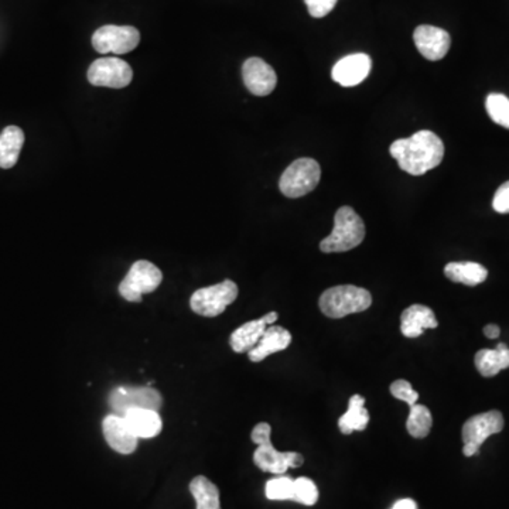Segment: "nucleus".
<instances>
[{"mask_svg": "<svg viewBox=\"0 0 509 509\" xmlns=\"http://www.w3.org/2000/svg\"><path fill=\"white\" fill-rule=\"evenodd\" d=\"M290 343L291 335L286 328L278 327V326H269L256 347L249 351V360L252 362H261V361L268 358L269 355L286 350L290 345Z\"/></svg>", "mask_w": 509, "mask_h": 509, "instance_id": "17", "label": "nucleus"}, {"mask_svg": "<svg viewBox=\"0 0 509 509\" xmlns=\"http://www.w3.org/2000/svg\"><path fill=\"white\" fill-rule=\"evenodd\" d=\"M414 40L419 53L430 61H439L444 58L451 44V39L446 31L439 27L427 26V24L416 27Z\"/></svg>", "mask_w": 509, "mask_h": 509, "instance_id": "14", "label": "nucleus"}, {"mask_svg": "<svg viewBox=\"0 0 509 509\" xmlns=\"http://www.w3.org/2000/svg\"><path fill=\"white\" fill-rule=\"evenodd\" d=\"M162 405V394L152 387L116 388L110 397V406L112 407L113 414L122 417L133 409H152L159 412Z\"/></svg>", "mask_w": 509, "mask_h": 509, "instance_id": "9", "label": "nucleus"}, {"mask_svg": "<svg viewBox=\"0 0 509 509\" xmlns=\"http://www.w3.org/2000/svg\"><path fill=\"white\" fill-rule=\"evenodd\" d=\"M190 491L194 496L197 509H221L219 487L207 477H195L190 483Z\"/></svg>", "mask_w": 509, "mask_h": 509, "instance_id": "24", "label": "nucleus"}, {"mask_svg": "<svg viewBox=\"0 0 509 509\" xmlns=\"http://www.w3.org/2000/svg\"><path fill=\"white\" fill-rule=\"evenodd\" d=\"M493 207L499 214H508L509 182L504 183V184L496 190V195H494Z\"/></svg>", "mask_w": 509, "mask_h": 509, "instance_id": "31", "label": "nucleus"}, {"mask_svg": "<svg viewBox=\"0 0 509 509\" xmlns=\"http://www.w3.org/2000/svg\"><path fill=\"white\" fill-rule=\"evenodd\" d=\"M266 328H268V326L262 318L248 321L232 333L231 337H229V345L238 354L251 351L252 348L256 347Z\"/></svg>", "mask_w": 509, "mask_h": 509, "instance_id": "21", "label": "nucleus"}, {"mask_svg": "<svg viewBox=\"0 0 509 509\" xmlns=\"http://www.w3.org/2000/svg\"><path fill=\"white\" fill-rule=\"evenodd\" d=\"M320 165L315 159L303 157L289 165L281 174L279 187L281 194L289 199H299L313 192L320 183Z\"/></svg>", "mask_w": 509, "mask_h": 509, "instance_id": "5", "label": "nucleus"}, {"mask_svg": "<svg viewBox=\"0 0 509 509\" xmlns=\"http://www.w3.org/2000/svg\"><path fill=\"white\" fill-rule=\"evenodd\" d=\"M504 429V416L498 410H489L486 414L476 415L469 417L463 426L464 447L463 454L466 457L477 456L479 447L493 434L501 433Z\"/></svg>", "mask_w": 509, "mask_h": 509, "instance_id": "8", "label": "nucleus"}, {"mask_svg": "<svg viewBox=\"0 0 509 509\" xmlns=\"http://www.w3.org/2000/svg\"><path fill=\"white\" fill-rule=\"evenodd\" d=\"M271 424L262 422L252 430L251 439L258 449L254 454V463L265 473L281 476L288 469H299L305 463L303 456L295 451H278L271 442Z\"/></svg>", "mask_w": 509, "mask_h": 509, "instance_id": "2", "label": "nucleus"}, {"mask_svg": "<svg viewBox=\"0 0 509 509\" xmlns=\"http://www.w3.org/2000/svg\"><path fill=\"white\" fill-rule=\"evenodd\" d=\"M447 279L467 286L481 285L488 276V271L476 262H451L444 268Z\"/></svg>", "mask_w": 509, "mask_h": 509, "instance_id": "23", "label": "nucleus"}, {"mask_svg": "<svg viewBox=\"0 0 509 509\" xmlns=\"http://www.w3.org/2000/svg\"><path fill=\"white\" fill-rule=\"evenodd\" d=\"M390 509H417V504L415 503L414 499L405 498L395 503V505Z\"/></svg>", "mask_w": 509, "mask_h": 509, "instance_id": "32", "label": "nucleus"}, {"mask_svg": "<svg viewBox=\"0 0 509 509\" xmlns=\"http://www.w3.org/2000/svg\"><path fill=\"white\" fill-rule=\"evenodd\" d=\"M433 424V417L424 405L410 406L409 416L406 420L407 433L415 439H424L430 433Z\"/></svg>", "mask_w": 509, "mask_h": 509, "instance_id": "25", "label": "nucleus"}, {"mask_svg": "<svg viewBox=\"0 0 509 509\" xmlns=\"http://www.w3.org/2000/svg\"><path fill=\"white\" fill-rule=\"evenodd\" d=\"M242 76H244L245 86L249 93L256 96H266L273 93L278 84V76L275 70L268 63L252 57L245 61L242 67Z\"/></svg>", "mask_w": 509, "mask_h": 509, "instance_id": "12", "label": "nucleus"}, {"mask_svg": "<svg viewBox=\"0 0 509 509\" xmlns=\"http://www.w3.org/2000/svg\"><path fill=\"white\" fill-rule=\"evenodd\" d=\"M162 281V271L152 262H135L126 278L121 281L120 295L130 303H139L143 295L153 293Z\"/></svg>", "mask_w": 509, "mask_h": 509, "instance_id": "7", "label": "nucleus"}, {"mask_svg": "<svg viewBox=\"0 0 509 509\" xmlns=\"http://www.w3.org/2000/svg\"><path fill=\"white\" fill-rule=\"evenodd\" d=\"M295 503L301 504V505H315L318 501V489L310 478L295 479V496H293Z\"/></svg>", "mask_w": 509, "mask_h": 509, "instance_id": "28", "label": "nucleus"}, {"mask_svg": "<svg viewBox=\"0 0 509 509\" xmlns=\"http://www.w3.org/2000/svg\"><path fill=\"white\" fill-rule=\"evenodd\" d=\"M372 305V296L367 289L341 285L328 289L320 296L318 306L323 315L330 318H344L362 313Z\"/></svg>", "mask_w": 509, "mask_h": 509, "instance_id": "4", "label": "nucleus"}, {"mask_svg": "<svg viewBox=\"0 0 509 509\" xmlns=\"http://www.w3.org/2000/svg\"><path fill=\"white\" fill-rule=\"evenodd\" d=\"M337 2L338 0H305L308 13L316 19L327 16L335 9Z\"/></svg>", "mask_w": 509, "mask_h": 509, "instance_id": "30", "label": "nucleus"}, {"mask_svg": "<svg viewBox=\"0 0 509 509\" xmlns=\"http://www.w3.org/2000/svg\"><path fill=\"white\" fill-rule=\"evenodd\" d=\"M476 368L484 378H493L509 368V348L499 343L494 350H479L474 358Z\"/></svg>", "mask_w": 509, "mask_h": 509, "instance_id": "19", "label": "nucleus"}, {"mask_svg": "<svg viewBox=\"0 0 509 509\" xmlns=\"http://www.w3.org/2000/svg\"><path fill=\"white\" fill-rule=\"evenodd\" d=\"M133 80L132 67L116 57H103L91 64L88 81L95 86L121 90Z\"/></svg>", "mask_w": 509, "mask_h": 509, "instance_id": "11", "label": "nucleus"}, {"mask_svg": "<svg viewBox=\"0 0 509 509\" xmlns=\"http://www.w3.org/2000/svg\"><path fill=\"white\" fill-rule=\"evenodd\" d=\"M261 318L265 321V325L269 327V326L273 325V323L278 320V313H276V311H272V313H268V315L263 316V317Z\"/></svg>", "mask_w": 509, "mask_h": 509, "instance_id": "34", "label": "nucleus"}, {"mask_svg": "<svg viewBox=\"0 0 509 509\" xmlns=\"http://www.w3.org/2000/svg\"><path fill=\"white\" fill-rule=\"evenodd\" d=\"M439 326L433 310L424 305H414L407 308L400 316V331L407 338H417L424 335L427 328Z\"/></svg>", "mask_w": 509, "mask_h": 509, "instance_id": "16", "label": "nucleus"}, {"mask_svg": "<svg viewBox=\"0 0 509 509\" xmlns=\"http://www.w3.org/2000/svg\"><path fill=\"white\" fill-rule=\"evenodd\" d=\"M484 335H486V337L491 338V340H496L501 335V330H499L498 326L488 325L484 327Z\"/></svg>", "mask_w": 509, "mask_h": 509, "instance_id": "33", "label": "nucleus"}, {"mask_svg": "<svg viewBox=\"0 0 509 509\" xmlns=\"http://www.w3.org/2000/svg\"><path fill=\"white\" fill-rule=\"evenodd\" d=\"M390 394L397 399L404 400L405 404L409 405V406L416 405L417 399H419V394L416 390L412 388L407 380H395L394 384L390 385Z\"/></svg>", "mask_w": 509, "mask_h": 509, "instance_id": "29", "label": "nucleus"}, {"mask_svg": "<svg viewBox=\"0 0 509 509\" xmlns=\"http://www.w3.org/2000/svg\"><path fill=\"white\" fill-rule=\"evenodd\" d=\"M372 60L364 53L350 54L341 58L331 71V76L341 86L350 88L364 83L370 76Z\"/></svg>", "mask_w": 509, "mask_h": 509, "instance_id": "13", "label": "nucleus"}, {"mask_svg": "<svg viewBox=\"0 0 509 509\" xmlns=\"http://www.w3.org/2000/svg\"><path fill=\"white\" fill-rule=\"evenodd\" d=\"M123 419L138 439H152L162 432V417L157 410H129Z\"/></svg>", "mask_w": 509, "mask_h": 509, "instance_id": "18", "label": "nucleus"}, {"mask_svg": "<svg viewBox=\"0 0 509 509\" xmlns=\"http://www.w3.org/2000/svg\"><path fill=\"white\" fill-rule=\"evenodd\" d=\"M389 153L404 172L424 175L443 162L444 145L436 133L420 130L407 139L395 140Z\"/></svg>", "mask_w": 509, "mask_h": 509, "instance_id": "1", "label": "nucleus"}, {"mask_svg": "<svg viewBox=\"0 0 509 509\" xmlns=\"http://www.w3.org/2000/svg\"><path fill=\"white\" fill-rule=\"evenodd\" d=\"M365 399L361 395H353L348 402V410L338 419L341 433L351 434L353 432H364L370 424V414L364 407Z\"/></svg>", "mask_w": 509, "mask_h": 509, "instance_id": "22", "label": "nucleus"}, {"mask_svg": "<svg viewBox=\"0 0 509 509\" xmlns=\"http://www.w3.org/2000/svg\"><path fill=\"white\" fill-rule=\"evenodd\" d=\"M103 437L116 453L132 454L138 449L139 439L132 433L125 419L120 415H108L103 422Z\"/></svg>", "mask_w": 509, "mask_h": 509, "instance_id": "15", "label": "nucleus"}, {"mask_svg": "<svg viewBox=\"0 0 509 509\" xmlns=\"http://www.w3.org/2000/svg\"><path fill=\"white\" fill-rule=\"evenodd\" d=\"M24 145V132L19 126H7L0 133V167L12 169L19 160Z\"/></svg>", "mask_w": 509, "mask_h": 509, "instance_id": "20", "label": "nucleus"}, {"mask_svg": "<svg viewBox=\"0 0 509 509\" xmlns=\"http://www.w3.org/2000/svg\"><path fill=\"white\" fill-rule=\"evenodd\" d=\"M238 298V286L232 281H224L219 285L199 289L190 299V308L195 315L202 317H217Z\"/></svg>", "mask_w": 509, "mask_h": 509, "instance_id": "6", "label": "nucleus"}, {"mask_svg": "<svg viewBox=\"0 0 509 509\" xmlns=\"http://www.w3.org/2000/svg\"><path fill=\"white\" fill-rule=\"evenodd\" d=\"M140 33L132 26H103L94 33L93 46L101 54H126L139 46Z\"/></svg>", "mask_w": 509, "mask_h": 509, "instance_id": "10", "label": "nucleus"}, {"mask_svg": "<svg viewBox=\"0 0 509 509\" xmlns=\"http://www.w3.org/2000/svg\"><path fill=\"white\" fill-rule=\"evenodd\" d=\"M487 112L496 125L509 129V98L504 94H489L486 101Z\"/></svg>", "mask_w": 509, "mask_h": 509, "instance_id": "26", "label": "nucleus"}, {"mask_svg": "<svg viewBox=\"0 0 509 509\" xmlns=\"http://www.w3.org/2000/svg\"><path fill=\"white\" fill-rule=\"evenodd\" d=\"M364 238V221L354 209L345 205L335 212V228L327 238L320 242V249L325 254H340L357 248Z\"/></svg>", "mask_w": 509, "mask_h": 509, "instance_id": "3", "label": "nucleus"}, {"mask_svg": "<svg viewBox=\"0 0 509 509\" xmlns=\"http://www.w3.org/2000/svg\"><path fill=\"white\" fill-rule=\"evenodd\" d=\"M266 496L271 501H293L295 481L289 477H276L269 479L265 488Z\"/></svg>", "mask_w": 509, "mask_h": 509, "instance_id": "27", "label": "nucleus"}]
</instances>
